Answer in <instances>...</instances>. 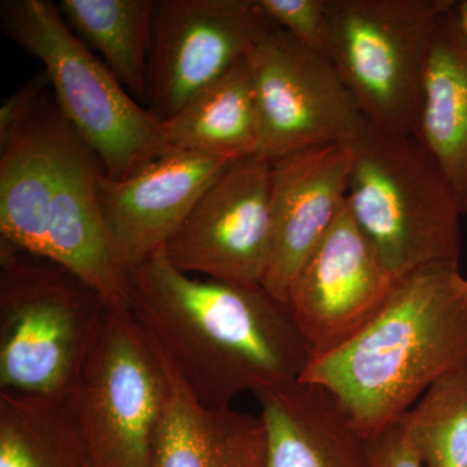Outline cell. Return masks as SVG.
Segmentation results:
<instances>
[{
  "label": "cell",
  "instance_id": "obj_1",
  "mask_svg": "<svg viewBox=\"0 0 467 467\" xmlns=\"http://www.w3.org/2000/svg\"><path fill=\"white\" fill-rule=\"evenodd\" d=\"M126 282L135 318L204 404L294 382L312 359L290 309L263 285L186 275L164 248L126 270Z\"/></svg>",
  "mask_w": 467,
  "mask_h": 467
},
{
  "label": "cell",
  "instance_id": "obj_2",
  "mask_svg": "<svg viewBox=\"0 0 467 467\" xmlns=\"http://www.w3.org/2000/svg\"><path fill=\"white\" fill-rule=\"evenodd\" d=\"M99 158L52 90L0 140V241L66 267L110 306L130 308L126 272L104 226Z\"/></svg>",
  "mask_w": 467,
  "mask_h": 467
},
{
  "label": "cell",
  "instance_id": "obj_3",
  "mask_svg": "<svg viewBox=\"0 0 467 467\" xmlns=\"http://www.w3.org/2000/svg\"><path fill=\"white\" fill-rule=\"evenodd\" d=\"M467 368V278L429 266L396 281L376 317L300 379L333 392L368 439L395 423L439 378Z\"/></svg>",
  "mask_w": 467,
  "mask_h": 467
},
{
  "label": "cell",
  "instance_id": "obj_4",
  "mask_svg": "<svg viewBox=\"0 0 467 467\" xmlns=\"http://www.w3.org/2000/svg\"><path fill=\"white\" fill-rule=\"evenodd\" d=\"M352 150L347 202L393 278L459 266L462 205L420 140L368 121Z\"/></svg>",
  "mask_w": 467,
  "mask_h": 467
},
{
  "label": "cell",
  "instance_id": "obj_5",
  "mask_svg": "<svg viewBox=\"0 0 467 467\" xmlns=\"http://www.w3.org/2000/svg\"><path fill=\"white\" fill-rule=\"evenodd\" d=\"M0 26L41 61L58 109L110 178H124L171 150L162 122L72 32L54 2L2 0Z\"/></svg>",
  "mask_w": 467,
  "mask_h": 467
},
{
  "label": "cell",
  "instance_id": "obj_6",
  "mask_svg": "<svg viewBox=\"0 0 467 467\" xmlns=\"http://www.w3.org/2000/svg\"><path fill=\"white\" fill-rule=\"evenodd\" d=\"M109 304L66 267L0 241V389L67 396Z\"/></svg>",
  "mask_w": 467,
  "mask_h": 467
},
{
  "label": "cell",
  "instance_id": "obj_7",
  "mask_svg": "<svg viewBox=\"0 0 467 467\" xmlns=\"http://www.w3.org/2000/svg\"><path fill=\"white\" fill-rule=\"evenodd\" d=\"M456 0H328V58L371 125L417 137L439 20Z\"/></svg>",
  "mask_w": 467,
  "mask_h": 467
},
{
  "label": "cell",
  "instance_id": "obj_8",
  "mask_svg": "<svg viewBox=\"0 0 467 467\" xmlns=\"http://www.w3.org/2000/svg\"><path fill=\"white\" fill-rule=\"evenodd\" d=\"M164 371L130 308L107 306L67 402L88 467H152Z\"/></svg>",
  "mask_w": 467,
  "mask_h": 467
},
{
  "label": "cell",
  "instance_id": "obj_9",
  "mask_svg": "<svg viewBox=\"0 0 467 467\" xmlns=\"http://www.w3.org/2000/svg\"><path fill=\"white\" fill-rule=\"evenodd\" d=\"M260 117L257 156L352 143L368 119L328 58L273 26L248 54Z\"/></svg>",
  "mask_w": 467,
  "mask_h": 467
},
{
  "label": "cell",
  "instance_id": "obj_10",
  "mask_svg": "<svg viewBox=\"0 0 467 467\" xmlns=\"http://www.w3.org/2000/svg\"><path fill=\"white\" fill-rule=\"evenodd\" d=\"M272 161L232 162L205 190L164 252L181 272L263 285L273 251Z\"/></svg>",
  "mask_w": 467,
  "mask_h": 467
},
{
  "label": "cell",
  "instance_id": "obj_11",
  "mask_svg": "<svg viewBox=\"0 0 467 467\" xmlns=\"http://www.w3.org/2000/svg\"><path fill=\"white\" fill-rule=\"evenodd\" d=\"M276 26L257 0H156L150 110L171 119Z\"/></svg>",
  "mask_w": 467,
  "mask_h": 467
},
{
  "label": "cell",
  "instance_id": "obj_12",
  "mask_svg": "<svg viewBox=\"0 0 467 467\" xmlns=\"http://www.w3.org/2000/svg\"><path fill=\"white\" fill-rule=\"evenodd\" d=\"M396 281L346 201L288 294V309L312 358L339 348L359 333L376 317Z\"/></svg>",
  "mask_w": 467,
  "mask_h": 467
},
{
  "label": "cell",
  "instance_id": "obj_13",
  "mask_svg": "<svg viewBox=\"0 0 467 467\" xmlns=\"http://www.w3.org/2000/svg\"><path fill=\"white\" fill-rule=\"evenodd\" d=\"M232 162L171 150L124 178L104 173L98 199L125 272L162 250L205 190Z\"/></svg>",
  "mask_w": 467,
  "mask_h": 467
},
{
  "label": "cell",
  "instance_id": "obj_14",
  "mask_svg": "<svg viewBox=\"0 0 467 467\" xmlns=\"http://www.w3.org/2000/svg\"><path fill=\"white\" fill-rule=\"evenodd\" d=\"M352 159V143H333L272 161L273 251L263 288L285 306L295 276L347 201Z\"/></svg>",
  "mask_w": 467,
  "mask_h": 467
},
{
  "label": "cell",
  "instance_id": "obj_15",
  "mask_svg": "<svg viewBox=\"0 0 467 467\" xmlns=\"http://www.w3.org/2000/svg\"><path fill=\"white\" fill-rule=\"evenodd\" d=\"M150 337L164 371L152 467H266V430L260 414L199 400L167 353Z\"/></svg>",
  "mask_w": 467,
  "mask_h": 467
},
{
  "label": "cell",
  "instance_id": "obj_16",
  "mask_svg": "<svg viewBox=\"0 0 467 467\" xmlns=\"http://www.w3.org/2000/svg\"><path fill=\"white\" fill-rule=\"evenodd\" d=\"M254 396L266 430V467H371L368 439L325 387L297 379Z\"/></svg>",
  "mask_w": 467,
  "mask_h": 467
},
{
  "label": "cell",
  "instance_id": "obj_17",
  "mask_svg": "<svg viewBox=\"0 0 467 467\" xmlns=\"http://www.w3.org/2000/svg\"><path fill=\"white\" fill-rule=\"evenodd\" d=\"M453 7L439 20L430 45L417 138L451 181L463 214L467 204V45L454 20Z\"/></svg>",
  "mask_w": 467,
  "mask_h": 467
},
{
  "label": "cell",
  "instance_id": "obj_18",
  "mask_svg": "<svg viewBox=\"0 0 467 467\" xmlns=\"http://www.w3.org/2000/svg\"><path fill=\"white\" fill-rule=\"evenodd\" d=\"M161 122L171 150L229 162L257 156L260 117L248 55Z\"/></svg>",
  "mask_w": 467,
  "mask_h": 467
},
{
  "label": "cell",
  "instance_id": "obj_19",
  "mask_svg": "<svg viewBox=\"0 0 467 467\" xmlns=\"http://www.w3.org/2000/svg\"><path fill=\"white\" fill-rule=\"evenodd\" d=\"M156 0H61L58 8L82 42L135 100L149 103V58Z\"/></svg>",
  "mask_w": 467,
  "mask_h": 467
},
{
  "label": "cell",
  "instance_id": "obj_20",
  "mask_svg": "<svg viewBox=\"0 0 467 467\" xmlns=\"http://www.w3.org/2000/svg\"><path fill=\"white\" fill-rule=\"evenodd\" d=\"M0 467H88L67 396L0 389Z\"/></svg>",
  "mask_w": 467,
  "mask_h": 467
},
{
  "label": "cell",
  "instance_id": "obj_21",
  "mask_svg": "<svg viewBox=\"0 0 467 467\" xmlns=\"http://www.w3.org/2000/svg\"><path fill=\"white\" fill-rule=\"evenodd\" d=\"M400 420L425 467H467V368L439 378Z\"/></svg>",
  "mask_w": 467,
  "mask_h": 467
},
{
  "label": "cell",
  "instance_id": "obj_22",
  "mask_svg": "<svg viewBox=\"0 0 467 467\" xmlns=\"http://www.w3.org/2000/svg\"><path fill=\"white\" fill-rule=\"evenodd\" d=\"M260 8L304 47L328 58V0H257ZM330 60V58H328Z\"/></svg>",
  "mask_w": 467,
  "mask_h": 467
},
{
  "label": "cell",
  "instance_id": "obj_23",
  "mask_svg": "<svg viewBox=\"0 0 467 467\" xmlns=\"http://www.w3.org/2000/svg\"><path fill=\"white\" fill-rule=\"evenodd\" d=\"M371 467H425L409 441L400 418L368 439Z\"/></svg>",
  "mask_w": 467,
  "mask_h": 467
},
{
  "label": "cell",
  "instance_id": "obj_24",
  "mask_svg": "<svg viewBox=\"0 0 467 467\" xmlns=\"http://www.w3.org/2000/svg\"><path fill=\"white\" fill-rule=\"evenodd\" d=\"M50 88V78L42 69L3 103L0 107V140H5L18 125L26 121L46 91Z\"/></svg>",
  "mask_w": 467,
  "mask_h": 467
},
{
  "label": "cell",
  "instance_id": "obj_25",
  "mask_svg": "<svg viewBox=\"0 0 467 467\" xmlns=\"http://www.w3.org/2000/svg\"><path fill=\"white\" fill-rule=\"evenodd\" d=\"M454 20H456L457 27L461 36L467 45V0H460L453 7Z\"/></svg>",
  "mask_w": 467,
  "mask_h": 467
},
{
  "label": "cell",
  "instance_id": "obj_26",
  "mask_svg": "<svg viewBox=\"0 0 467 467\" xmlns=\"http://www.w3.org/2000/svg\"><path fill=\"white\" fill-rule=\"evenodd\" d=\"M465 214H467V204H466L465 209H463V216H465Z\"/></svg>",
  "mask_w": 467,
  "mask_h": 467
}]
</instances>
